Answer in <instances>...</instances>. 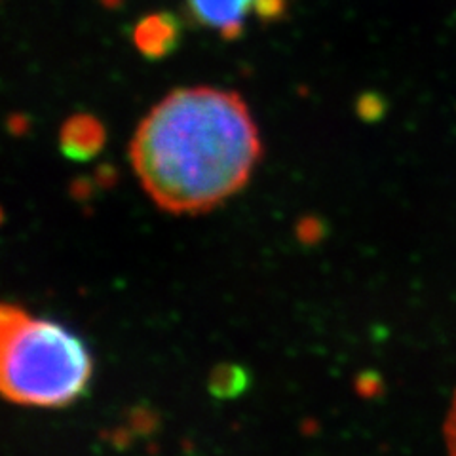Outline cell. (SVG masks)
Masks as SVG:
<instances>
[{
	"label": "cell",
	"instance_id": "obj_1",
	"mask_svg": "<svg viewBox=\"0 0 456 456\" xmlns=\"http://www.w3.org/2000/svg\"><path fill=\"white\" fill-rule=\"evenodd\" d=\"M261 154L244 99L211 86L167 94L141 120L130 145L141 187L175 216L211 211L238 194Z\"/></svg>",
	"mask_w": 456,
	"mask_h": 456
},
{
	"label": "cell",
	"instance_id": "obj_2",
	"mask_svg": "<svg viewBox=\"0 0 456 456\" xmlns=\"http://www.w3.org/2000/svg\"><path fill=\"white\" fill-rule=\"evenodd\" d=\"M94 358L86 342L60 322L0 303V395L8 402L61 409L88 390Z\"/></svg>",
	"mask_w": 456,
	"mask_h": 456
},
{
	"label": "cell",
	"instance_id": "obj_3",
	"mask_svg": "<svg viewBox=\"0 0 456 456\" xmlns=\"http://www.w3.org/2000/svg\"><path fill=\"white\" fill-rule=\"evenodd\" d=\"M134 46L149 61H162L175 53L183 40V23L171 12H152L134 27Z\"/></svg>",
	"mask_w": 456,
	"mask_h": 456
},
{
	"label": "cell",
	"instance_id": "obj_4",
	"mask_svg": "<svg viewBox=\"0 0 456 456\" xmlns=\"http://www.w3.org/2000/svg\"><path fill=\"white\" fill-rule=\"evenodd\" d=\"M253 3L255 0H187V8L194 23L232 40L244 31V20Z\"/></svg>",
	"mask_w": 456,
	"mask_h": 456
},
{
	"label": "cell",
	"instance_id": "obj_5",
	"mask_svg": "<svg viewBox=\"0 0 456 456\" xmlns=\"http://www.w3.org/2000/svg\"><path fill=\"white\" fill-rule=\"evenodd\" d=\"M105 141V127L90 114H77L61 130V147L73 159H90Z\"/></svg>",
	"mask_w": 456,
	"mask_h": 456
},
{
	"label": "cell",
	"instance_id": "obj_6",
	"mask_svg": "<svg viewBox=\"0 0 456 456\" xmlns=\"http://www.w3.org/2000/svg\"><path fill=\"white\" fill-rule=\"evenodd\" d=\"M251 10L261 21L273 23L288 13L289 0H255Z\"/></svg>",
	"mask_w": 456,
	"mask_h": 456
},
{
	"label": "cell",
	"instance_id": "obj_7",
	"mask_svg": "<svg viewBox=\"0 0 456 456\" xmlns=\"http://www.w3.org/2000/svg\"><path fill=\"white\" fill-rule=\"evenodd\" d=\"M444 439L449 456H456V394L452 399V405L447 412L445 426H444Z\"/></svg>",
	"mask_w": 456,
	"mask_h": 456
}]
</instances>
